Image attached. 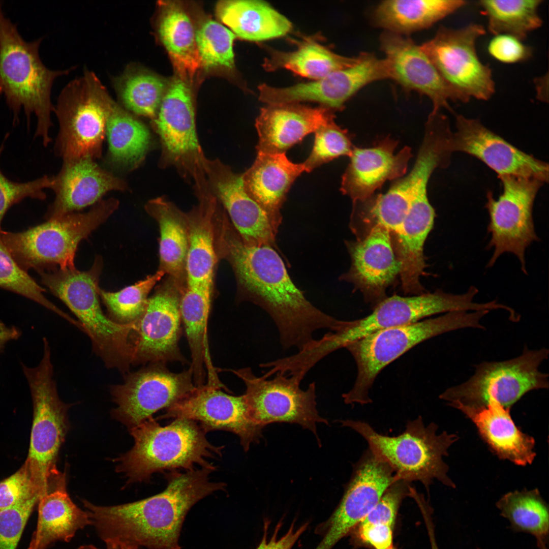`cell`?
Wrapping results in <instances>:
<instances>
[{
  "label": "cell",
  "instance_id": "obj_27",
  "mask_svg": "<svg viewBox=\"0 0 549 549\" xmlns=\"http://www.w3.org/2000/svg\"><path fill=\"white\" fill-rule=\"evenodd\" d=\"M398 144L397 140L388 136L373 147L354 146L342 177V193L350 197L353 203L363 201L386 181L405 175L412 157L411 149L405 146L394 154Z\"/></svg>",
  "mask_w": 549,
  "mask_h": 549
},
{
  "label": "cell",
  "instance_id": "obj_38",
  "mask_svg": "<svg viewBox=\"0 0 549 549\" xmlns=\"http://www.w3.org/2000/svg\"><path fill=\"white\" fill-rule=\"evenodd\" d=\"M106 135L110 160L130 170L142 163L150 145L151 136L146 126L115 101L107 117Z\"/></svg>",
  "mask_w": 549,
  "mask_h": 549
},
{
  "label": "cell",
  "instance_id": "obj_18",
  "mask_svg": "<svg viewBox=\"0 0 549 549\" xmlns=\"http://www.w3.org/2000/svg\"><path fill=\"white\" fill-rule=\"evenodd\" d=\"M188 83L178 75L172 80L152 120L162 144V162L176 166L194 178L203 171L205 156L197 136Z\"/></svg>",
  "mask_w": 549,
  "mask_h": 549
},
{
  "label": "cell",
  "instance_id": "obj_5",
  "mask_svg": "<svg viewBox=\"0 0 549 549\" xmlns=\"http://www.w3.org/2000/svg\"><path fill=\"white\" fill-rule=\"evenodd\" d=\"M130 430L134 445L116 460L117 471L129 483L148 480L164 470H192L196 465L214 471L208 460L222 455L224 446L212 444L192 420L174 419L162 426L152 416Z\"/></svg>",
  "mask_w": 549,
  "mask_h": 549
},
{
  "label": "cell",
  "instance_id": "obj_14",
  "mask_svg": "<svg viewBox=\"0 0 549 549\" xmlns=\"http://www.w3.org/2000/svg\"><path fill=\"white\" fill-rule=\"evenodd\" d=\"M246 386L244 396L252 420L263 428L275 422L296 423L312 432L319 440L316 423L328 424L316 408V384L301 388L298 378L277 373L272 379L255 375L245 367L230 370Z\"/></svg>",
  "mask_w": 549,
  "mask_h": 549
},
{
  "label": "cell",
  "instance_id": "obj_39",
  "mask_svg": "<svg viewBox=\"0 0 549 549\" xmlns=\"http://www.w3.org/2000/svg\"><path fill=\"white\" fill-rule=\"evenodd\" d=\"M357 57L339 55L317 42L306 39L292 52L272 50L263 66L268 71L286 69L301 76L320 79L334 71L352 65Z\"/></svg>",
  "mask_w": 549,
  "mask_h": 549
},
{
  "label": "cell",
  "instance_id": "obj_7",
  "mask_svg": "<svg viewBox=\"0 0 549 549\" xmlns=\"http://www.w3.org/2000/svg\"><path fill=\"white\" fill-rule=\"evenodd\" d=\"M339 422L360 435L368 443L369 449L390 466L398 480L419 481L427 490L434 480L455 487L443 460L450 447L459 439L456 435L445 431L438 433L435 423L426 425L420 416L408 421L404 432L394 436L381 434L363 421L345 419Z\"/></svg>",
  "mask_w": 549,
  "mask_h": 549
},
{
  "label": "cell",
  "instance_id": "obj_15",
  "mask_svg": "<svg viewBox=\"0 0 549 549\" xmlns=\"http://www.w3.org/2000/svg\"><path fill=\"white\" fill-rule=\"evenodd\" d=\"M195 386L190 368L176 373L165 364H147L125 375L121 384L111 387L116 405L113 414L130 429L179 401Z\"/></svg>",
  "mask_w": 549,
  "mask_h": 549
},
{
  "label": "cell",
  "instance_id": "obj_19",
  "mask_svg": "<svg viewBox=\"0 0 549 549\" xmlns=\"http://www.w3.org/2000/svg\"><path fill=\"white\" fill-rule=\"evenodd\" d=\"M224 385L206 383L195 386L182 399L165 409L161 419H186L197 422L206 433L217 430L237 435L244 450L258 443L262 428L251 418L244 394L234 395Z\"/></svg>",
  "mask_w": 549,
  "mask_h": 549
},
{
  "label": "cell",
  "instance_id": "obj_48",
  "mask_svg": "<svg viewBox=\"0 0 549 549\" xmlns=\"http://www.w3.org/2000/svg\"><path fill=\"white\" fill-rule=\"evenodd\" d=\"M41 497L32 495L0 512V549H16L26 522Z\"/></svg>",
  "mask_w": 549,
  "mask_h": 549
},
{
  "label": "cell",
  "instance_id": "obj_28",
  "mask_svg": "<svg viewBox=\"0 0 549 549\" xmlns=\"http://www.w3.org/2000/svg\"><path fill=\"white\" fill-rule=\"evenodd\" d=\"M334 119L333 111L299 103L269 104L261 109L255 126L257 152L283 154L308 135Z\"/></svg>",
  "mask_w": 549,
  "mask_h": 549
},
{
  "label": "cell",
  "instance_id": "obj_58",
  "mask_svg": "<svg viewBox=\"0 0 549 549\" xmlns=\"http://www.w3.org/2000/svg\"><path fill=\"white\" fill-rule=\"evenodd\" d=\"M78 549H99L93 545H84L80 546Z\"/></svg>",
  "mask_w": 549,
  "mask_h": 549
},
{
  "label": "cell",
  "instance_id": "obj_59",
  "mask_svg": "<svg viewBox=\"0 0 549 549\" xmlns=\"http://www.w3.org/2000/svg\"><path fill=\"white\" fill-rule=\"evenodd\" d=\"M388 549H395V548H393L392 546H391V547H390V548H389Z\"/></svg>",
  "mask_w": 549,
  "mask_h": 549
},
{
  "label": "cell",
  "instance_id": "obj_37",
  "mask_svg": "<svg viewBox=\"0 0 549 549\" xmlns=\"http://www.w3.org/2000/svg\"><path fill=\"white\" fill-rule=\"evenodd\" d=\"M463 0H389L376 8L374 20L386 31L402 35L426 28L467 5Z\"/></svg>",
  "mask_w": 549,
  "mask_h": 549
},
{
  "label": "cell",
  "instance_id": "obj_25",
  "mask_svg": "<svg viewBox=\"0 0 549 549\" xmlns=\"http://www.w3.org/2000/svg\"><path fill=\"white\" fill-rule=\"evenodd\" d=\"M380 45L389 67L390 79L407 90L429 98L432 112L450 109L449 101L458 102L430 59L411 39L386 31L380 37Z\"/></svg>",
  "mask_w": 549,
  "mask_h": 549
},
{
  "label": "cell",
  "instance_id": "obj_11",
  "mask_svg": "<svg viewBox=\"0 0 549 549\" xmlns=\"http://www.w3.org/2000/svg\"><path fill=\"white\" fill-rule=\"evenodd\" d=\"M548 353L544 348L530 350L525 346L517 357L481 362L467 381L448 388L439 398L449 405L480 407L495 401L510 408L528 392L548 388V375L539 368Z\"/></svg>",
  "mask_w": 549,
  "mask_h": 549
},
{
  "label": "cell",
  "instance_id": "obj_44",
  "mask_svg": "<svg viewBox=\"0 0 549 549\" xmlns=\"http://www.w3.org/2000/svg\"><path fill=\"white\" fill-rule=\"evenodd\" d=\"M195 34L201 67L206 70L233 68V44L236 36L230 29L208 19L201 23Z\"/></svg>",
  "mask_w": 549,
  "mask_h": 549
},
{
  "label": "cell",
  "instance_id": "obj_22",
  "mask_svg": "<svg viewBox=\"0 0 549 549\" xmlns=\"http://www.w3.org/2000/svg\"><path fill=\"white\" fill-rule=\"evenodd\" d=\"M452 146L453 152H462L476 158L499 177L534 178L548 182V163L515 147L477 119L456 115Z\"/></svg>",
  "mask_w": 549,
  "mask_h": 549
},
{
  "label": "cell",
  "instance_id": "obj_8",
  "mask_svg": "<svg viewBox=\"0 0 549 549\" xmlns=\"http://www.w3.org/2000/svg\"><path fill=\"white\" fill-rule=\"evenodd\" d=\"M119 204L114 198L101 199L87 212L70 213L23 231L1 230V237L14 260L26 272L74 268L79 242L104 223Z\"/></svg>",
  "mask_w": 549,
  "mask_h": 549
},
{
  "label": "cell",
  "instance_id": "obj_12",
  "mask_svg": "<svg viewBox=\"0 0 549 549\" xmlns=\"http://www.w3.org/2000/svg\"><path fill=\"white\" fill-rule=\"evenodd\" d=\"M485 33L482 25L476 23L460 28L442 26L420 46L458 101L487 100L495 93L491 69L476 51V42Z\"/></svg>",
  "mask_w": 549,
  "mask_h": 549
},
{
  "label": "cell",
  "instance_id": "obj_30",
  "mask_svg": "<svg viewBox=\"0 0 549 549\" xmlns=\"http://www.w3.org/2000/svg\"><path fill=\"white\" fill-rule=\"evenodd\" d=\"M449 406L471 420L481 437L499 458L520 466L530 464L534 460L535 440L515 425L510 414V408L495 401L480 407L459 404Z\"/></svg>",
  "mask_w": 549,
  "mask_h": 549
},
{
  "label": "cell",
  "instance_id": "obj_9",
  "mask_svg": "<svg viewBox=\"0 0 549 549\" xmlns=\"http://www.w3.org/2000/svg\"><path fill=\"white\" fill-rule=\"evenodd\" d=\"M43 348L42 358L37 367L22 366L33 405L29 447L24 464L42 497L52 491L51 480L59 476L56 462L68 430L69 407L61 401L57 393L47 339L43 340Z\"/></svg>",
  "mask_w": 549,
  "mask_h": 549
},
{
  "label": "cell",
  "instance_id": "obj_33",
  "mask_svg": "<svg viewBox=\"0 0 549 549\" xmlns=\"http://www.w3.org/2000/svg\"><path fill=\"white\" fill-rule=\"evenodd\" d=\"M65 476L38 503V518L28 549H47L57 541H70L79 529L92 525L87 511L69 497Z\"/></svg>",
  "mask_w": 549,
  "mask_h": 549
},
{
  "label": "cell",
  "instance_id": "obj_1",
  "mask_svg": "<svg viewBox=\"0 0 549 549\" xmlns=\"http://www.w3.org/2000/svg\"><path fill=\"white\" fill-rule=\"evenodd\" d=\"M218 240L232 265L238 286L239 300L259 306L277 327L282 348L301 349L315 339L317 330L338 328L342 320L323 312L309 301L291 280L275 249L245 243L224 219Z\"/></svg>",
  "mask_w": 549,
  "mask_h": 549
},
{
  "label": "cell",
  "instance_id": "obj_55",
  "mask_svg": "<svg viewBox=\"0 0 549 549\" xmlns=\"http://www.w3.org/2000/svg\"><path fill=\"white\" fill-rule=\"evenodd\" d=\"M545 76L537 78L535 81V85L537 91V98L543 102L548 101V96L545 93V83L547 82L545 80Z\"/></svg>",
  "mask_w": 549,
  "mask_h": 549
},
{
  "label": "cell",
  "instance_id": "obj_4",
  "mask_svg": "<svg viewBox=\"0 0 549 549\" xmlns=\"http://www.w3.org/2000/svg\"><path fill=\"white\" fill-rule=\"evenodd\" d=\"M102 267V258L97 256L86 271L55 267L38 272L42 283L78 319L105 366L125 376L132 365L136 322L119 324L102 311L98 291Z\"/></svg>",
  "mask_w": 549,
  "mask_h": 549
},
{
  "label": "cell",
  "instance_id": "obj_29",
  "mask_svg": "<svg viewBox=\"0 0 549 549\" xmlns=\"http://www.w3.org/2000/svg\"><path fill=\"white\" fill-rule=\"evenodd\" d=\"M427 187L421 186L417 190L400 229L392 236L401 263L402 289L405 293L414 295L422 293L420 279L425 266L423 246L435 217L428 199Z\"/></svg>",
  "mask_w": 549,
  "mask_h": 549
},
{
  "label": "cell",
  "instance_id": "obj_3",
  "mask_svg": "<svg viewBox=\"0 0 549 549\" xmlns=\"http://www.w3.org/2000/svg\"><path fill=\"white\" fill-rule=\"evenodd\" d=\"M42 39L27 42L19 34L16 24L4 14L0 3V94L13 114V123L18 122L23 109L30 126L31 115L37 120L35 138L41 137L44 146L51 141L54 106L51 91L54 80L74 69L52 70L42 63L39 48Z\"/></svg>",
  "mask_w": 549,
  "mask_h": 549
},
{
  "label": "cell",
  "instance_id": "obj_35",
  "mask_svg": "<svg viewBox=\"0 0 549 549\" xmlns=\"http://www.w3.org/2000/svg\"><path fill=\"white\" fill-rule=\"evenodd\" d=\"M158 23L159 38L167 51L178 76L191 83L201 67L196 30L186 11L172 2H162Z\"/></svg>",
  "mask_w": 549,
  "mask_h": 549
},
{
  "label": "cell",
  "instance_id": "obj_21",
  "mask_svg": "<svg viewBox=\"0 0 549 549\" xmlns=\"http://www.w3.org/2000/svg\"><path fill=\"white\" fill-rule=\"evenodd\" d=\"M180 294V289L168 285L148 298L143 314L136 322L132 365L187 362L179 347Z\"/></svg>",
  "mask_w": 549,
  "mask_h": 549
},
{
  "label": "cell",
  "instance_id": "obj_52",
  "mask_svg": "<svg viewBox=\"0 0 549 549\" xmlns=\"http://www.w3.org/2000/svg\"><path fill=\"white\" fill-rule=\"evenodd\" d=\"M270 521L265 520L264 522V533L259 545L256 549H292L301 535L307 530L308 523H305L296 530L294 529V521L291 525L287 533L278 539L279 531L282 526V521L279 522L276 527L274 532L269 541L267 540V535Z\"/></svg>",
  "mask_w": 549,
  "mask_h": 549
},
{
  "label": "cell",
  "instance_id": "obj_45",
  "mask_svg": "<svg viewBox=\"0 0 549 549\" xmlns=\"http://www.w3.org/2000/svg\"><path fill=\"white\" fill-rule=\"evenodd\" d=\"M0 229V233L1 231ZM0 288L17 293L40 304L67 321L71 317L57 308L44 295L45 291L20 268L4 245L0 235Z\"/></svg>",
  "mask_w": 549,
  "mask_h": 549
},
{
  "label": "cell",
  "instance_id": "obj_47",
  "mask_svg": "<svg viewBox=\"0 0 549 549\" xmlns=\"http://www.w3.org/2000/svg\"><path fill=\"white\" fill-rule=\"evenodd\" d=\"M7 134L0 146V158L7 139ZM52 176L45 175L27 182L14 181L7 178L0 168V229L3 219L8 210L26 198L44 200L46 194L45 189L50 188Z\"/></svg>",
  "mask_w": 549,
  "mask_h": 549
},
{
  "label": "cell",
  "instance_id": "obj_32",
  "mask_svg": "<svg viewBox=\"0 0 549 549\" xmlns=\"http://www.w3.org/2000/svg\"><path fill=\"white\" fill-rule=\"evenodd\" d=\"M306 169L286 153L257 152L252 165L242 174L245 190L268 214L276 227L282 221L281 209L295 179Z\"/></svg>",
  "mask_w": 549,
  "mask_h": 549
},
{
  "label": "cell",
  "instance_id": "obj_50",
  "mask_svg": "<svg viewBox=\"0 0 549 549\" xmlns=\"http://www.w3.org/2000/svg\"><path fill=\"white\" fill-rule=\"evenodd\" d=\"M41 495L24 464L15 473L0 482V512L32 495Z\"/></svg>",
  "mask_w": 549,
  "mask_h": 549
},
{
  "label": "cell",
  "instance_id": "obj_6",
  "mask_svg": "<svg viewBox=\"0 0 549 549\" xmlns=\"http://www.w3.org/2000/svg\"><path fill=\"white\" fill-rule=\"evenodd\" d=\"M486 310L458 311L414 323L380 330L348 344L357 375L352 387L342 394L346 404L365 405L376 377L389 363L417 344L451 331L465 328L484 329L480 323Z\"/></svg>",
  "mask_w": 549,
  "mask_h": 549
},
{
  "label": "cell",
  "instance_id": "obj_43",
  "mask_svg": "<svg viewBox=\"0 0 549 549\" xmlns=\"http://www.w3.org/2000/svg\"><path fill=\"white\" fill-rule=\"evenodd\" d=\"M165 274L159 269L155 273L116 292L98 288V294L107 308L109 318L116 323L136 322L143 314L150 292Z\"/></svg>",
  "mask_w": 549,
  "mask_h": 549
},
{
  "label": "cell",
  "instance_id": "obj_46",
  "mask_svg": "<svg viewBox=\"0 0 549 549\" xmlns=\"http://www.w3.org/2000/svg\"><path fill=\"white\" fill-rule=\"evenodd\" d=\"M333 119L321 126L315 132V139L312 151L303 163L306 172H310L315 168L341 156L352 154L354 146L348 131L339 126Z\"/></svg>",
  "mask_w": 549,
  "mask_h": 549
},
{
  "label": "cell",
  "instance_id": "obj_10",
  "mask_svg": "<svg viewBox=\"0 0 549 549\" xmlns=\"http://www.w3.org/2000/svg\"><path fill=\"white\" fill-rule=\"evenodd\" d=\"M114 101L95 73L87 69L66 85L54 106L59 125L56 155L64 162L100 158Z\"/></svg>",
  "mask_w": 549,
  "mask_h": 549
},
{
  "label": "cell",
  "instance_id": "obj_53",
  "mask_svg": "<svg viewBox=\"0 0 549 549\" xmlns=\"http://www.w3.org/2000/svg\"><path fill=\"white\" fill-rule=\"evenodd\" d=\"M359 535L364 542L375 549H388L392 546V527L380 523L361 522Z\"/></svg>",
  "mask_w": 549,
  "mask_h": 549
},
{
  "label": "cell",
  "instance_id": "obj_49",
  "mask_svg": "<svg viewBox=\"0 0 549 549\" xmlns=\"http://www.w3.org/2000/svg\"><path fill=\"white\" fill-rule=\"evenodd\" d=\"M410 483L397 480L385 491L376 505L361 522L380 523L393 527L403 499L411 495Z\"/></svg>",
  "mask_w": 549,
  "mask_h": 549
},
{
  "label": "cell",
  "instance_id": "obj_31",
  "mask_svg": "<svg viewBox=\"0 0 549 549\" xmlns=\"http://www.w3.org/2000/svg\"><path fill=\"white\" fill-rule=\"evenodd\" d=\"M199 203L187 214L189 246L186 263L187 287L212 289L216 263L217 199L209 186L197 189Z\"/></svg>",
  "mask_w": 549,
  "mask_h": 549
},
{
  "label": "cell",
  "instance_id": "obj_23",
  "mask_svg": "<svg viewBox=\"0 0 549 549\" xmlns=\"http://www.w3.org/2000/svg\"><path fill=\"white\" fill-rule=\"evenodd\" d=\"M203 168L211 191L223 204L235 230L246 244L278 250V232L268 214L246 192L242 174L219 159L204 157Z\"/></svg>",
  "mask_w": 549,
  "mask_h": 549
},
{
  "label": "cell",
  "instance_id": "obj_26",
  "mask_svg": "<svg viewBox=\"0 0 549 549\" xmlns=\"http://www.w3.org/2000/svg\"><path fill=\"white\" fill-rule=\"evenodd\" d=\"M50 189L55 198L46 212L47 220L94 205L110 191L129 190L124 179L89 158L64 162L58 174L52 176Z\"/></svg>",
  "mask_w": 549,
  "mask_h": 549
},
{
  "label": "cell",
  "instance_id": "obj_16",
  "mask_svg": "<svg viewBox=\"0 0 549 549\" xmlns=\"http://www.w3.org/2000/svg\"><path fill=\"white\" fill-rule=\"evenodd\" d=\"M476 295L475 290L470 288L461 294L437 290L411 296L395 295L386 297L374 307L369 315L344 321L335 331L336 338L343 348L376 331L414 323L438 314L476 311L479 308L478 303L473 301Z\"/></svg>",
  "mask_w": 549,
  "mask_h": 549
},
{
  "label": "cell",
  "instance_id": "obj_34",
  "mask_svg": "<svg viewBox=\"0 0 549 549\" xmlns=\"http://www.w3.org/2000/svg\"><path fill=\"white\" fill-rule=\"evenodd\" d=\"M216 12L236 37L248 41L281 37L292 28L286 17L263 1H222L217 4Z\"/></svg>",
  "mask_w": 549,
  "mask_h": 549
},
{
  "label": "cell",
  "instance_id": "obj_24",
  "mask_svg": "<svg viewBox=\"0 0 549 549\" xmlns=\"http://www.w3.org/2000/svg\"><path fill=\"white\" fill-rule=\"evenodd\" d=\"M346 243L351 265L340 279L353 283L362 292L365 300L375 307L386 297V289L401 271L391 234L377 225L361 239Z\"/></svg>",
  "mask_w": 549,
  "mask_h": 549
},
{
  "label": "cell",
  "instance_id": "obj_42",
  "mask_svg": "<svg viewBox=\"0 0 549 549\" xmlns=\"http://www.w3.org/2000/svg\"><path fill=\"white\" fill-rule=\"evenodd\" d=\"M542 0H482L478 1L494 35L506 34L524 40L539 28L542 20L538 10Z\"/></svg>",
  "mask_w": 549,
  "mask_h": 549
},
{
  "label": "cell",
  "instance_id": "obj_57",
  "mask_svg": "<svg viewBox=\"0 0 549 549\" xmlns=\"http://www.w3.org/2000/svg\"><path fill=\"white\" fill-rule=\"evenodd\" d=\"M431 548L432 549H439L436 541L435 536L434 534H431L429 536Z\"/></svg>",
  "mask_w": 549,
  "mask_h": 549
},
{
  "label": "cell",
  "instance_id": "obj_40",
  "mask_svg": "<svg viewBox=\"0 0 549 549\" xmlns=\"http://www.w3.org/2000/svg\"><path fill=\"white\" fill-rule=\"evenodd\" d=\"M496 506L513 530L532 535L539 549H547L548 507L538 489L509 492L498 501Z\"/></svg>",
  "mask_w": 549,
  "mask_h": 549
},
{
  "label": "cell",
  "instance_id": "obj_51",
  "mask_svg": "<svg viewBox=\"0 0 549 549\" xmlns=\"http://www.w3.org/2000/svg\"><path fill=\"white\" fill-rule=\"evenodd\" d=\"M523 40L511 35H495L487 45V51L494 59L501 63L512 64L528 59L532 49Z\"/></svg>",
  "mask_w": 549,
  "mask_h": 549
},
{
  "label": "cell",
  "instance_id": "obj_56",
  "mask_svg": "<svg viewBox=\"0 0 549 549\" xmlns=\"http://www.w3.org/2000/svg\"><path fill=\"white\" fill-rule=\"evenodd\" d=\"M105 543L107 549H138L135 546L118 541H108L105 542Z\"/></svg>",
  "mask_w": 549,
  "mask_h": 549
},
{
  "label": "cell",
  "instance_id": "obj_13",
  "mask_svg": "<svg viewBox=\"0 0 549 549\" xmlns=\"http://www.w3.org/2000/svg\"><path fill=\"white\" fill-rule=\"evenodd\" d=\"M499 177L502 184V193L497 199L491 192L486 195L485 207L490 217L487 232L491 235L487 248L494 250L487 266H493L503 254L511 253L517 258L522 271L527 274L526 250L539 239L535 230L533 205L544 182L534 178Z\"/></svg>",
  "mask_w": 549,
  "mask_h": 549
},
{
  "label": "cell",
  "instance_id": "obj_36",
  "mask_svg": "<svg viewBox=\"0 0 549 549\" xmlns=\"http://www.w3.org/2000/svg\"><path fill=\"white\" fill-rule=\"evenodd\" d=\"M146 212L158 222L160 231V267L174 281L186 277V263L189 246L187 214L164 197L150 200Z\"/></svg>",
  "mask_w": 549,
  "mask_h": 549
},
{
  "label": "cell",
  "instance_id": "obj_17",
  "mask_svg": "<svg viewBox=\"0 0 549 549\" xmlns=\"http://www.w3.org/2000/svg\"><path fill=\"white\" fill-rule=\"evenodd\" d=\"M397 480L390 466L368 448L354 465L338 507L317 528L323 537L315 549H331L364 520Z\"/></svg>",
  "mask_w": 549,
  "mask_h": 549
},
{
  "label": "cell",
  "instance_id": "obj_2",
  "mask_svg": "<svg viewBox=\"0 0 549 549\" xmlns=\"http://www.w3.org/2000/svg\"><path fill=\"white\" fill-rule=\"evenodd\" d=\"M212 471L201 468L166 475L162 492L137 501L118 505L83 503L99 536L105 542H120L139 548L180 549L178 539L185 517L191 507L215 492L223 482L210 480Z\"/></svg>",
  "mask_w": 549,
  "mask_h": 549
},
{
  "label": "cell",
  "instance_id": "obj_41",
  "mask_svg": "<svg viewBox=\"0 0 549 549\" xmlns=\"http://www.w3.org/2000/svg\"><path fill=\"white\" fill-rule=\"evenodd\" d=\"M112 82L126 110L152 119L156 117L166 90L161 78L130 64Z\"/></svg>",
  "mask_w": 549,
  "mask_h": 549
},
{
  "label": "cell",
  "instance_id": "obj_20",
  "mask_svg": "<svg viewBox=\"0 0 549 549\" xmlns=\"http://www.w3.org/2000/svg\"><path fill=\"white\" fill-rule=\"evenodd\" d=\"M388 78L390 79V72L385 58L361 53L351 66L320 79L286 87L266 85L262 91V98L268 104L312 101L333 111L341 110L344 103L362 87Z\"/></svg>",
  "mask_w": 549,
  "mask_h": 549
},
{
  "label": "cell",
  "instance_id": "obj_54",
  "mask_svg": "<svg viewBox=\"0 0 549 549\" xmlns=\"http://www.w3.org/2000/svg\"><path fill=\"white\" fill-rule=\"evenodd\" d=\"M20 331L14 326H8L0 322V350L9 341L17 339Z\"/></svg>",
  "mask_w": 549,
  "mask_h": 549
}]
</instances>
